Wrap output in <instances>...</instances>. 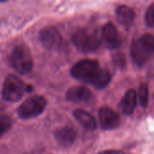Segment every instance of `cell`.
Returning a JSON list of instances; mask_svg holds the SVG:
<instances>
[{
    "label": "cell",
    "mask_w": 154,
    "mask_h": 154,
    "mask_svg": "<svg viewBox=\"0 0 154 154\" xmlns=\"http://www.w3.org/2000/svg\"><path fill=\"white\" fill-rule=\"evenodd\" d=\"M73 116L76 118V120L79 123V125L88 131H93L97 128L96 119L88 112L82 109H77L73 112Z\"/></svg>",
    "instance_id": "14"
},
{
    "label": "cell",
    "mask_w": 154,
    "mask_h": 154,
    "mask_svg": "<svg viewBox=\"0 0 154 154\" xmlns=\"http://www.w3.org/2000/svg\"><path fill=\"white\" fill-rule=\"evenodd\" d=\"M24 92L25 86L17 76H7L2 88V97L5 101L17 102L23 97Z\"/></svg>",
    "instance_id": "6"
},
{
    "label": "cell",
    "mask_w": 154,
    "mask_h": 154,
    "mask_svg": "<svg viewBox=\"0 0 154 154\" xmlns=\"http://www.w3.org/2000/svg\"><path fill=\"white\" fill-rule=\"evenodd\" d=\"M145 23L149 27L154 25V5L152 4L146 11L145 14Z\"/></svg>",
    "instance_id": "17"
},
{
    "label": "cell",
    "mask_w": 154,
    "mask_h": 154,
    "mask_svg": "<svg viewBox=\"0 0 154 154\" xmlns=\"http://www.w3.org/2000/svg\"><path fill=\"white\" fill-rule=\"evenodd\" d=\"M98 154H125L122 152H119V151H106V152H100Z\"/></svg>",
    "instance_id": "18"
},
{
    "label": "cell",
    "mask_w": 154,
    "mask_h": 154,
    "mask_svg": "<svg viewBox=\"0 0 154 154\" xmlns=\"http://www.w3.org/2000/svg\"><path fill=\"white\" fill-rule=\"evenodd\" d=\"M54 137L60 145L68 147L75 143L78 134L71 127H62L54 132Z\"/></svg>",
    "instance_id": "11"
},
{
    "label": "cell",
    "mask_w": 154,
    "mask_h": 154,
    "mask_svg": "<svg viewBox=\"0 0 154 154\" xmlns=\"http://www.w3.org/2000/svg\"><path fill=\"white\" fill-rule=\"evenodd\" d=\"M93 98L92 92L81 86L70 88L66 92V100L70 103H90Z\"/></svg>",
    "instance_id": "10"
},
{
    "label": "cell",
    "mask_w": 154,
    "mask_h": 154,
    "mask_svg": "<svg viewBox=\"0 0 154 154\" xmlns=\"http://www.w3.org/2000/svg\"><path fill=\"white\" fill-rule=\"evenodd\" d=\"M98 118L104 130H114L120 125V117L117 113L107 106H103L99 109Z\"/></svg>",
    "instance_id": "7"
},
{
    "label": "cell",
    "mask_w": 154,
    "mask_h": 154,
    "mask_svg": "<svg viewBox=\"0 0 154 154\" xmlns=\"http://www.w3.org/2000/svg\"><path fill=\"white\" fill-rule=\"evenodd\" d=\"M154 51V38L152 34H144L134 41L131 47V56L134 62L142 67L149 61Z\"/></svg>",
    "instance_id": "2"
},
{
    "label": "cell",
    "mask_w": 154,
    "mask_h": 154,
    "mask_svg": "<svg viewBox=\"0 0 154 154\" xmlns=\"http://www.w3.org/2000/svg\"><path fill=\"white\" fill-rule=\"evenodd\" d=\"M3 109H4V106H3L2 105H0V111H1V110H3Z\"/></svg>",
    "instance_id": "19"
},
{
    "label": "cell",
    "mask_w": 154,
    "mask_h": 154,
    "mask_svg": "<svg viewBox=\"0 0 154 154\" xmlns=\"http://www.w3.org/2000/svg\"><path fill=\"white\" fill-rule=\"evenodd\" d=\"M12 126V119L8 116H0V137Z\"/></svg>",
    "instance_id": "16"
},
{
    "label": "cell",
    "mask_w": 154,
    "mask_h": 154,
    "mask_svg": "<svg viewBox=\"0 0 154 154\" xmlns=\"http://www.w3.org/2000/svg\"><path fill=\"white\" fill-rule=\"evenodd\" d=\"M101 37L105 45L109 49H116L122 43L121 35L112 23H107L103 26Z\"/></svg>",
    "instance_id": "8"
},
{
    "label": "cell",
    "mask_w": 154,
    "mask_h": 154,
    "mask_svg": "<svg viewBox=\"0 0 154 154\" xmlns=\"http://www.w3.org/2000/svg\"><path fill=\"white\" fill-rule=\"evenodd\" d=\"M138 97L143 107H146L149 104V87L146 83H142L139 86Z\"/></svg>",
    "instance_id": "15"
},
{
    "label": "cell",
    "mask_w": 154,
    "mask_h": 154,
    "mask_svg": "<svg viewBox=\"0 0 154 154\" xmlns=\"http://www.w3.org/2000/svg\"><path fill=\"white\" fill-rule=\"evenodd\" d=\"M116 15L120 24H122L126 29H129L132 26L135 18L134 10L127 5L118 6L116 11Z\"/></svg>",
    "instance_id": "13"
},
{
    "label": "cell",
    "mask_w": 154,
    "mask_h": 154,
    "mask_svg": "<svg viewBox=\"0 0 154 154\" xmlns=\"http://www.w3.org/2000/svg\"><path fill=\"white\" fill-rule=\"evenodd\" d=\"M41 43L47 49H54L60 45L62 38L59 31L54 27H46L40 32Z\"/></svg>",
    "instance_id": "9"
},
{
    "label": "cell",
    "mask_w": 154,
    "mask_h": 154,
    "mask_svg": "<svg viewBox=\"0 0 154 154\" xmlns=\"http://www.w3.org/2000/svg\"><path fill=\"white\" fill-rule=\"evenodd\" d=\"M47 105L46 99L42 96H33L27 98L17 109L21 119L28 120L39 116L44 111Z\"/></svg>",
    "instance_id": "5"
},
{
    "label": "cell",
    "mask_w": 154,
    "mask_h": 154,
    "mask_svg": "<svg viewBox=\"0 0 154 154\" xmlns=\"http://www.w3.org/2000/svg\"><path fill=\"white\" fill-rule=\"evenodd\" d=\"M71 76L84 83L91 84L98 89L105 88L111 80L108 70L102 69L94 60H82L77 62L70 69Z\"/></svg>",
    "instance_id": "1"
},
{
    "label": "cell",
    "mask_w": 154,
    "mask_h": 154,
    "mask_svg": "<svg viewBox=\"0 0 154 154\" xmlns=\"http://www.w3.org/2000/svg\"><path fill=\"white\" fill-rule=\"evenodd\" d=\"M72 42L79 51L85 53L96 51L100 46V39L97 34L87 29L78 30L72 37Z\"/></svg>",
    "instance_id": "4"
},
{
    "label": "cell",
    "mask_w": 154,
    "mask_h": 154,
    "mask_svg": "<svg viewBox=\"0 0 154 154\" xmlns=\"http://www.w3.org/2000/svg\"><path fill=\"white\" fill-rule=\"evenodd\" d=\"M137 106V93L134 89H129L123 97L119 107L125 115H132Z\"/></svg>",
    "instance_id": "12"
},
{
    "label": "cell",
    "mask_w": 154,
    "mask_h": 154,
    "mask_svg": "<svg viewBox=\"0 0 154 154\" xmlns=\"http://www.w3.org/2000/svg\"><path fill=\"white\" fill-rule=\"evenodd\" d=\"M5 1H7V0H0V3H3V2H5Z\"/></svg>",
    "instance_id": "20"
},
{
    "label": "cell",
    "mask_w": 154,
    "mask_h": 154,
    "mask_svg": "<svg viewBox=\"0 0 154 154\" xmlns=\"http://www.w3.org/2000/svg\"><path fill=\"white\" fill-rule=\"evenodd\" d=\"M9 63L19 74L30 73L32 69L33 60L29 49L23 44L15 46L9 55Z\"/></svg>",
    "instance_id": "3"
}]
</instances>
